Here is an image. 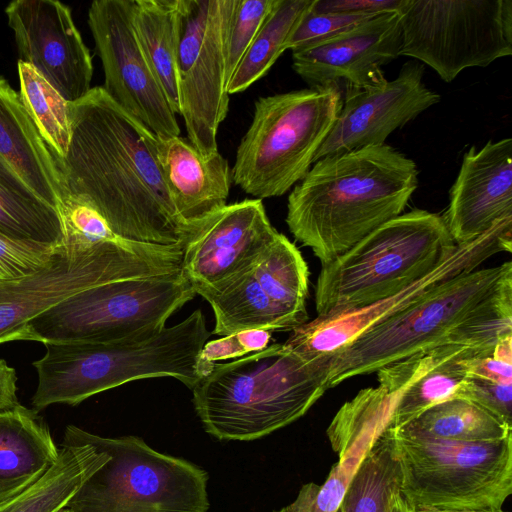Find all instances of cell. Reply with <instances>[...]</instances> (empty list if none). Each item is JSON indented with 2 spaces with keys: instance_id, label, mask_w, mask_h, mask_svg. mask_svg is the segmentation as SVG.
I'll list each match as a JSON object with an SVG mask.
<instances>
[{
  "instance_id": "obj_17",
  "label": "cell",
  "mask_w": 512,
  "mask_h": 512,
  "mask_svg": "<svg viewBox=\"0 0 512 512\" xmlns=\"http://www.w3.org/2000/svg\"><path fill=\"white\" fill-rule=\"evenodd\" d=\"M278 234L261 199L227 204L190 226L181 272L202 296L250 266Z\"/></svg>"
},
{
  "instance_id": "obj_4",
  "label": "cell",
  "mask_w": 512,
  "mask_h": 512,
  "mask_svg": "<svg viewBox=\"0 0 512 512\" xmlns=\"http://www.w3.org/2000/svg\"><path fill=\"white\" fill-rule=\"evenodd\" d=\"M329 356L306 357L272 344L216 363L192 389L204 430L221 441H251L301 418L328 390Z\"/></svg>"
},
{
  "instance_id": "obj_8",
  "label": "cell",
  "mask_w": 512,
  "mask_h": 512,
  "mask_svg": "<svg viewBox=\"0 0 512 512\" xmlns=\"http://www.w3.org/2000/svg\"><path fill=\"white\" fill-rule=\"evenodd\" d=\"M63 442L87 443L110 456L69 500L71 512H208L207 472L140 437H102L68 425Z\"/></svg>"
},
{
  "instance_id": "obj_6",
  "label": "cell",
  "mask_w": 512,
  "mask_h": 512,
  "mask_svg": "<svg viewBox=\"0 0 512 512\" xmlns=\"http://www.w3.org/2000/svg\"><path fill=\"white\" fill-rule=\"evenodd\" d=\"M457 248L441 215L423 209L402 213L321 265L315 287L317 318L360 310L393 296Z\"/></svg>"
},
{
  "instance_id": "obj_28",
  "label": "cell",
  "mask_w": 512,
  "mask_h": 512,
  "mask_svg": "<svg viewBox=\"0 0 512 512\" xmlns=\"http://www.w3.org/2000/svg\"><path fill=\"white\" fill-rule=\"evenodd\" d=\"M397 429L435 439L486 442L512 436V426L466 398L437 404Z\"/></svg>"
},
{
  "instance_id": "obj_29",
  "label": "cell",
  "mask_w": 512,
  "mask_h": 512,
  "mask_svg": "<svg viewBox=\"0 0 512 512\" xmlns=\"http://www.w3.org/2000/svg\"><path fill=\"white\" fill-rule=\"evenodd\" d=\"M313 0H276L227 84L240 93L267 74L286 50L287 41Z\"/></svg>"
},
{
  "instance_id": "obj_16",
  "label": "cell",
  "mask_w": 512,
  "mask_h": 512,
  "mask_svg": "<svg viewBox=\"0 0 512 512\" xmlns=\"http://www.w3.org/2000/svg\"><path fill=\"white\" fill-rule=\"evenodd\" d=\"M512 217L498 221L477 239L458 245L440 266L397 294L360 310L330 318H315L294 328L284 343L306 357L329 356L357 336L417 302L438 286L478 267L500 252H511Z\"/></svg>"
},
{
  "instance_id": "obj_1",
  "label": "cell",
  "mask_w": 512,
  "mask_h": 512,
  "mask_svg": "<svg viewBox=\"0 0 512 512\" xmlns=\"http://www.w3.org/2000/svg\"><path fill=\"white\" fill-rule=\"evenodd\" d=\"M70 142L56 161L65 196L91 205L119 237L183 246L177 214L156 154V135L117 105L102 86L68 103Z\"/></svg>"
},
{
  "instance_id": "obj_27",
  "label": "cell",
  "mask_w": 512,
  "mask_h": 512,
  "mask_svg": "<svg viewBox=\"0 0 512 512\" xmlns=\"http://www.w3.org/2000/svg\"><path fill=\"white\" fill-rule=\"evenodd\" d=\"M0 231L16 240L50 247L65 240L60 213L39 198L1 157Z\"/></svg>"
},
{
  "instance_id": "obj_19",
  "label": "cell",
  "mask_w": 512,
  "mask_h": 512,
  "mask_svg": "<svg viewBox=\"0 0 512 512\" xmlns=\"http://www.w3.org/2000/svg\"><path fill=\"white\" fill-rule=\"evenodd\" d=\"M423 76L424 65L411 60L403 64L396 78L380 86L346 89L315 162L328 155L385 144L392 132L437 104L441 96L425 85Z\"/></svg>"
},
{
  "instance_id": "obj_25",
  "label": "cell",
  "mask_w": 512,
  "mask_h": 512,
  "mask_svg": "<svg viewBox=\"0 0 512 512\" xmlns=\"http://www.w3.org/2000/svg\"><path fill=\"white\" fill-rule=\"evenodd\" d=\"M110 456L87 443L63 442L54 465L37 481L0 504V512H59Z\"/></svg>"
},
{
  "instance_id": "obj_34",
  "label": "cell",
  "mask_w": 512,
  "mask_h": 512,
  "mask_svg": "<svg viewBox=\"0 0 512 512\" xmlns=\"http://www.w3.org/2000/svg\"><path fill=\"white\" fill-rule=\"evenodd\" d=\"M60 215L65 239L86 247L93 248L126 240L116 235L91 205L76 197H64Z\"/></svg>"
},
{
  "instance_id": "obj_31",
  "label": "cell",
  "mask_w": 512,
  "mask_h": 512,
  "mask_svg": "<svg viewBox=\"0 0 512 512\" xmlns=\"http://www.w3.org/2000/svg\"><path fill=\"white\" fill-rule=\"evenodd\" d=\"M484 355L491 354L467 350L434 365L401 393L386 428H401L429 408L453 398H461L468 378L463 359Z\"/></svg>"
},
{
  "instance_id": "obj_35",
  "label": "cell",
  "mask_w": 512,
  "mask_h": 512,
  "mask_svg": "<svg viewBox=\"0 0 512 512\" xmlns=\"http://www.w3.org/2000/svg\"><path fill=\"white\" fill-rule=\"evenodd\" d=\"M312 4L296 24L287 41L286 50L295 51L324 41L379 15L316 12Z\"/></svg>"
},
{
  "instance_id": "obj_37",
  "label": "cell",
  "mask_w": 512,
  "mask_h": 512,
  "mask_svg": "<svg viewBox=\"0 0 512 512\" xmlns=\"http://www.w3.org/2000/svg\"><path fill=\"white\" fill-rule=\"evenodd\" d=\"M270 329H249L210 340L203 346L198 358V371L206 377L218 361L244 357L264 350L271 340Z\"/></svg>"
},
{
  "instance_id": "obj_21",
  "label": "cell",
  "mask_w": 512,
  "mask_h": 512,
  "mask_svg": "<svg viewBox=\"0 0 512 512\" xmlns=\"http://www.w3.org/2000/svg\"><path fill=\"white\" fill-rule=\"evenodd\" d=\"M507 217H512V139L471 146L442 215L453 241L469 243Z\"/></svg>"
},
{
  "instance_id": "obj_36",
  "label": "cell",
  "mask_w": 512,
  "mask_h": 512,
  "mask_svg": "<svg viewBox=\"0 0 512 512\" xmlns=\"http://www.w3.org/2000/svg\"><path fill=\"white\" fill-rule=\"evenodd\" d=\"M370 448L366 442L357 440L338 455V462L324 484L319 486L308 512H338L347 488Z\"/></svg>"
},
{
  "instance_id": "obj_41",
  "label": "cell",
  "mask_w": 512,
  "mask_h": 512,
  "mask_svg": "<svg viewBox=\"0 0 512 512\" xmlns=\"http://www.w3.org/2000/svg\"><path fill=\"white\" fill-rule=\"evenodd\" d=\"M404 0H314L316 12L382 14L399 12Z\"/></svg>"
},
{
  "instance_id": "obj_23",
  "label": "cell",
  "mask_w": 512,
  "mask_h": 512,
  "mask_svg": "<svg viewBox=\"0 0 512 512\" xmlns=\"http://www.w3.org/2000/svg\"><path fill=\"white\" fill-rule=\"evenodd\" d=\"M0 157L39 198L60 213L66 192L56 160L24 107L19 93L2 76Z\"/></svg>"
},
{
  "instance_id": "obj_45",
  "label": "cell",
  "mask_w": 512,
  "mask_h": 512,
  "mask_svg": "<svg viewBox=\"0 0 512 512\" xmlns=\"http://www.w3.org/2000/svg\"><path fill=\"white\" fill-rule=\"evenodd\" d=\"M418 512H488V511H478V510H441V509H435V508H427V509H421L416 510ZM503 512V511H499Z\"/></svg>"
},
{
  "instance_id": "obj_44",
  "label": "cell",
  "mask_w": 512,
  "mask_h": 512,
  "mask_svg": "<svg viewBox=\"0 0 512 512\" xmlns=\"http://www.w3.org/2000/svg\"><path fill=\"white\" fill-rule=\"evenodd\" d=\"M389 512H415V510L405 501L399 491H396L390 503Z\"/></svg>"
},
{
  "instance_id": "obj_48",
  "label": "cell",
  "mask_w": 512,
  "mask_h": 512,
  "mask_svg": "<svg viewBox=\"0 0 512 512\" xmlns=\"http://www.w3.org/2000/svg\"><path fill=\"white\" fill-rule=\"evenodd\" d=\"M338 512H339V510H338Z\"/></svg>"
},
{
  "instance_id": "obj_38",
  "label": "cell",
  "mask_w": 512,
  "mask_h": 512,
  "mask_svg": "<svg viewBox=\"0 0 512 512\" xmlns=\"http://www.w3.org/2000/svg\"><path fill=\"white\" fill-rule=\"evenodd\" d=\"M57 247L16 240L0 231V281L21 278L46 266Z\"/></svg>"
},
{
  "instance_id": "obj_47",
  "label": "cell",
  "mask_w": 512,
  "mask_h": 512,
  "mask_svg": "<svg viewBox=\"0 0 512 512\" xmlns=\"http://www.w3.org/2000/svg\"><path fill=\"white\" fill-rule=\"evenodd\" d=\"M415 512H418V511L415 510Z\"/></svg>"
},
{
  "instance_id": "obj_14",
  "label": "cell",
  "mask_w": 512,
  "mask_h": 512,
  "mask_svg": "<svg viewBox=\"0 0 512 512\" xmlns=\"http://www.w3.org/2000/svg\"><path fill=\"white\" fill-rule=\"evenodd\" d=\"M309 270L299 249L279 233L246 269L202 297L214 316V333L249 329L292 331L308 321Z\"/></svg>"
},
{
  "instance_id": "obj_26",
  "label": "cell",
  "mask_w": 512,
  "mask_h": 512,
  "mask_svg": "<svg viewBox=\"0 0 512 512\" xmlns=\"http://www.w3.org/2000/svg\"><path fill=\"white\" fill-rule=\"evenodd\" d=\"M133 21L148 65L171 109L179 114L176 73L178 0H134Z\"/></svg>"
},
{
  "instance_id": "obj_13",
  "label": "cell",
  "mask_w": 512,
  "mask_h": 512,
  "mask_svg": "<svg viewBox=\"0 0 512 512\" xmlns=\"http://www.w3.org/2000/svg\"><path fill=\"white\" fill-rule=\"evenodd\" d=\"M233 0H178L176 60L180 115L188 140L204 156L218 152L229 110L224 42Z\"/></svg>"
},
{
  "instance_id": "obj_3",
  "label": "cell",
  "mask_w": 512,
  "mask_h": 512,
  "mask_svg": "<svg viewBox=\"0 0 512 512\" xmlns=\"http://www.w3.org/2000/svg\"><path fill=\"white\" fill-rule=\"evenodd\" d=\"M418 174L412 159L387 144L325 156L290 192L287 226L327 264L401 215Z\"/></svg>"
},
{
  "instance_id": "obj_39",
  "label": "cell",
  "mask_w": 512,
  "mask_h": 512,
  "mask_svg": "<svg viewBox=\"0 0 512 512\" xmlns=\"http://www.w3.org/2000/svg\"><path fill=\"white\" fill-rule=\"evenodd\" d=\"M461 398L484 408L506 424L512 426V384L467 378Z\"/></svg>"
},
{
  "instance_id": "obj_12",
  "label": "cell",
  "mask_w": 512,
  "mask_h": 512,
  "mask_svg": "<svg viewBox=\"0 0 512 512\" xmlns=\"http://www.w3.org/2000/svg\"><path fill=\"white\" fill-rule=\"evenodd\" d=\"M398 15L399 56L429 66L444 82L512 54L511 0H404Z\"/></svg>"
},
{
  "instance_id": "obj_43",
  "label": "cell",
  "mask_w": 512,
  "mask_h": 512,
  "mask_svg": "<svg viewBox=\"0 0 512 512\" xmlns=\"http://www.w3.org/2000/svg\"><path fill=\"white\" fill-rule=\"evenodd\" d=\"M318 489L319 485L315 483L305 484L291 504L275 512H308L309 506L317 494Z\"/></svg>"
},
{
  "instance_id": "obj_24",
  "label": "cell",
  "mask_w": 512,
  "mask_h": 512,
  "mask_svg": "<svg viewBox=\"0 0 512 512\" xmlns=\"http://www.w3.org/2000/svg\"><path fill=\"white\" fill-rule=\"evenodd\" d=\"M59 451L36 410L20 404L0 410V504L42 477Z\"/></svg>"
},
{
  "instance_id": "obj_2",
  "label": "cell",
  "mask_w": 512,
  "mask_h": 512,
  "mask_svg": "<svg viewBox=\"0 0 512 512\" xmlns=\"http://www.w3.org/2000/svg\"><path fill=\"white\" fill-rule=\"evenodd\" d=\"M509 335L512 263L507 261L452 278L329 355V388L444 346L491 354Z\"/></svg>"
},
{
  "instance_id": "obj_22",
  "label": "cell",
  "mask_w": 512,
  "mask_h": 512,
  "mask_svg": "<svg viewBox=\"0 0 512 512\" xmlns=\"http://www.w3.org/2000/svg\"><path fill=\"white\" fill-rule=\"evenodd\" d=\"M156 154L177 214L189 228L227 205L232 170L219 151L204 156L181 136H156Z\"/></svg>"
},
{
  "instance_id": "obj_11",
  "label": "cell",
  "mask_w": 512,
  "mask_h": 512,
  "mask_svg": "<svg viewBox=\"0 0 512 512\" xmlns=\"http://www.w3.org/2000/svg\"><path fill=\"white\" fill-rule=\"evenodd\" d=\"M183 249L125 240L89 248L65 239L37 272L0 281V344L21 340L36 316L84 289L180 271Z\"/></svg>"
},
{
  "instance_id": "obj_20",
  "label": "cell",
  "mask_w": 512,
  "mask_h": 512,
  "mask_svg": "<svg viewBox=\"0 0 512 512\" xmlns=\"http://www.w3.org/2000/svg\"><path fill=\"white\" fill-rule=\"evenodd\" d=\"M397 12L379 14L338 35L292 51V67L310 88L364 89L387 81L383 66L399 57Z\"/></svg>"
},
{
  "instance_id": "obj_30",
  "label": "cell",
  "mask_w": 512,
  "mask_h": 512,
  "mask_svg": "<svg viewBox=\"0 0 512 512\" xmlns=\"http://www.w3.org/2000/svg\"><path fill=\"white\" fill-rule=\"evenodd\" d=\"M396 491H399L398 462L392 438L385 428L359 465L339 512H389Z\"/></svg>"
},
{
  "instance_id": "obj_18",
  "label": "cell",
  "mask_w": 512,
  "mask_h": 512,
  "mask_svg": "<svg viewBox=\"0 0 512 512\" xmlns=\"http://www.w3.org/2000/svg\"><path fill=\"white\" fill-rule=\"evenodd\" d=\"M5 13L20 61L33 66L69 103L89 93L92 58L69 6L57 0H15Z\"/></svg>"
},
{
  "instance_id": "obj_46",
  "label": "cell",
  "mask_w": 512,
  "mask_h": 512,
  "mask_svg": "<svg viewBox=\"0 0 512 512\" xmlns=\"http://www.w3.org/2000/svg\"><path fill=\"white\" fill-rule=\"evenodd\" d=\"M59 512H71L69 509L65 508V509H62L61 511Z\"/></svg>"
},
{
  "instance_id": "obj_42",
  "label": "cell",
  "mask_w": 512,
  "mask_h": 512,
  "mask_svg": "<svg viewBox=\"0 0 512 512\" xmlns=\"http://www.w3.org/2000/svg\"><path fill=\"white\" fill-rule=\"evenodd\" d=\"M17 376L14 368L0 359V410L9 409L19 404L17 398Z\"/></svg>"
},
{
  "instance_id": "obj_15",
  "label": "cell",
  "mask_w": 512,
  "mask_h": 512,
  "mask_svg": "<svg viewBox=\"0 0 512 512\" xmlns=\"http://www.w3.org/2000/svg\"><path fill=\"white\" fill-rule=\"evenodd\" d=\"M134 0H95L88 25L104 71L103 90L156 136H180L176 114L138 42Z\"/></svg>"
},
{
  "instance_id": "obj_9",
  "label": "cell",
  "mask_w": 512,
  "mask_h": 512,
  "mask_svg": "<svg viewBox=\"0 0 512 512\" xmlns=\"http://www.w3.org/2000/svg\"><path fill=\"white\" fill-rule=\"evenodd\" d=\"M386 429L398 462L399 492L414 510L502 511L512 493V436L462 442Z\"/></svg>"
},
{
  "instance_id": "obj_7",
  "label": "cell",
  "mask_w": 512,
  "mask_h": 512,
  "mask_svg": "<svg viewBox=\"0 0 512 512\" xmlns=\"http://www.w3.org/2000/svg\"><path fill=\"white\" fill-rule=\"evenodd\" d=\"M342 99L338 86L258 98L236 151L232 182L256 199L287 193L314 164Z\"/></svg>"
},
{
  "instance_id": "obj_40",
  "label": "cell",
  "mask_w": 512,
  "mask_h": 512,
  "mask_svg": "<svg viewBox=\"0 0 512 512\" xmlns=\"http://www.w3.org/2000/svg\"><path fill=\"white\" fill-rule=\"evenodd\" d=\"M469 377L512 384V335L500 339L491 355L463 359Z\"/></svg>"
},
{
  "instance_id": "obj_33",
  "label": "cell",
  "mask_w": 512,
  "mask_h": 512,
  "mask_svg": "<svg viewBox=\"0 0 512 512\" xmlns=\"http://www.w3.org/2000/svg\"><path fill=\"white\" fill-rule=\"evenodd\" d=\"M276 0H233L224 53L227 84Z\"/></svg>"
},
{
  "instance_id": "obj_5",
  "label": "cell",
  "mask_w": 512,
  "mask_h": 512,
  "mask_svg": "<svg viewBox=\"0 0 512 512\" xmlns=\"http://www.w3.org/2000/svg\"><path fill=\"white\" fill-rule=\"evenodd\" d=\"M201 309L180 323L140 341L111 343L49 342L33 362L38 385L32 397L37 412L52 404L77 405L130 381L173 377L189 389L201 380L199 354L211 336Z\"/></svg>"
},
{
  "instance_id": "obj_10",
  "label": "cell",
  "mask_w": 512,
  "mask_h": 512,
  "mask_svg": "<svg viewBox=\"0 0 512 512\" xmlns=\"http://www.w3.org/2000/svg\"><path fill=\"white\" fill-rule=\"evenodd\" d=\"M196 292L180 271L100 284L77 292L26 326L21 340L111 343L148 339Z\"/></svg>"
},
{
  "instance_id": "obj_32",
  "label": "cell",
  "mask_w": 512,
  "mask_h": 512,
  "mask_svg": "<svg viewBox=\"0 0 512 512\" xmlns=\"http://www.w3.org/2000/svg\"><path fill=\"white\" fill-rule=\"evenodd\" d=\"M20 98L56 161L62 160L70 142L68 103L36 69L18 60Z\"/></svg>"
}]
</instances>
